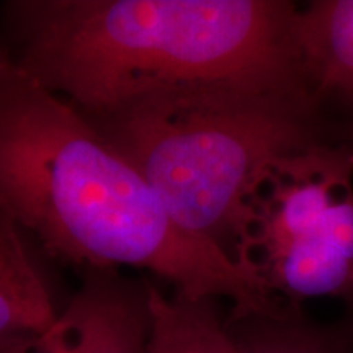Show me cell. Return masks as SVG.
Returning a JSON list of instances; mask_svg holds the SVG:
<instances>
[{"label":"cell","instance_id":"3","mask_svg":"<svg viewBox=\"0 0 353 353\" xmlns=\"http://www.w3.org/2000/svg\"><path fill=\"white\" fill-rule=\"evenodd\" d=\"M321 113L278 97L172 88L81 114L148 180L176 226L231 255L241 206L260 172L330 138Z\"/></svg>","mask_w":353,"mask_h":353},{"label":"cell","instance_id":"11","mask_svg":"<svg viewBox=\"0 0 353 353\" xmlns=\"http://www.w3.org/2000/svg\"><path fill=\"white\" fill-rule=\"evenodd\" d=\"M343 141H347V143H350L353 145V123L352 126L345 131V138H343Z\"/></svg>","mask_w":353,"mask_h":353},{"label":"cell","instance_id":"2","mask_svg":"<svg viewBox=\"0 0 353 353\" xmlns=\"http://www.w3.org/2000/svg\"><path fill=\"white\" fill-rule=\"evenodd\" d=\"M285 0H15L10 63L79 113L172 88L322 105Z\"/></svg>","mask_w":353,"mask_h":353},{"label":"cell","instance_id":"1","mask_svg":"<svg viewBox=\"0 0 353 353\" xmlns=\"http://www.w3.org/2000/svg\"><path fill=\"white\" fill-rule=\"evenodd\" d=\"M0 210L51 257L87 270H148L231 314L283 303L213 242L185 232L148 180L68 101L0 59Z\"/></svg>","mask_w":353,"mask_h":353},{"label":"cell","instance_id":"6","mask_svg":"<svg viewBox=\"0 0 353 353\" xmlns=\"http://www.w3.org/2000/svg\"><path fill=\"white\" fill-rule=\"evenodd\" d=\"M296 37L314 94L353 108V0H316L299 8Z\"/></svg>","mask_w":353,"mask_h":353},{"label":"cell","instance_id":"5","mask_svg":"<svg viewBox=\"0 0 353 353\" xmlns=\"http://www.w3.org/2000/svg\"><path fill=\"white\" fill-rule=\"evenodd\" d=\"M149 329V283L117 270H87L50 327L0 342V353H145Z\"/></svg>","mask_w":353,"mask_h":353},{"label":"cell","instance_id":"8","mask_svg":"<svg viewBox=\"0 0 353 353\" xmlns=\"http://www.w3.org/2000/svg\"><path fill=\"white\" fill-rule=\"evenodd\" d=\"M216 301L182 293L165 296L149 283L151 329L145 353H239Z\"/></svg>","mask_w":353,"mask_h":353},{"label":"cell","instance_id":"10","mask_svg":"<svg viewBox=\"0 0 353 353\" xmlns=\"http://www.w3.org/2000/svg\"><path fill=\"white\" fill-rule=\"evenodd\" d=\"M341 329L343 330V334L348 337V341L353 343V303L347 304V317H345V321L342 322Z\"/></svg>","mask_w":353,"mask_h":353},{"label":"cell","instance_id":"4","mask_svg":"<svg viewBox=\"0 0 353 353\" xmlns=\"http://www.w3.org/2000/svg\"><path fill=\"white\" fill-rule=\"evenodd\" d=\"M231 255L290 306L353 303V145L325 138L272 161L244 198Z\"/></svg>","mask_w":353,"mask_h":353},{"label":"cell","instance_id":"9","mask_svg":"<svg viewBox=\"0 0 353 353\" xmlns=\"http://www.w3.org/2000/svg\"><path fill=\"white\" fill-rule=\"evenodd\" d=\"M226 327L239 353H353L341 327L316 324L290 304L273 312L229 314Z\"/></svg>","mask_w":353,"mask_h":353},{"label":"cell","instance_id":"7","mask_svg":"<svg viewBox=\"0 0 353 353\" xmlns=\"http://www.w3.org/2000/svg\"><path fill=\"white\" fill-rule=\"evenodd\" d=\"M56 317L50 291L26 252L20 228L0 210V342L41 332Z\"/></svg>","mask_w":353,"mask_h":353}]
</instances>
